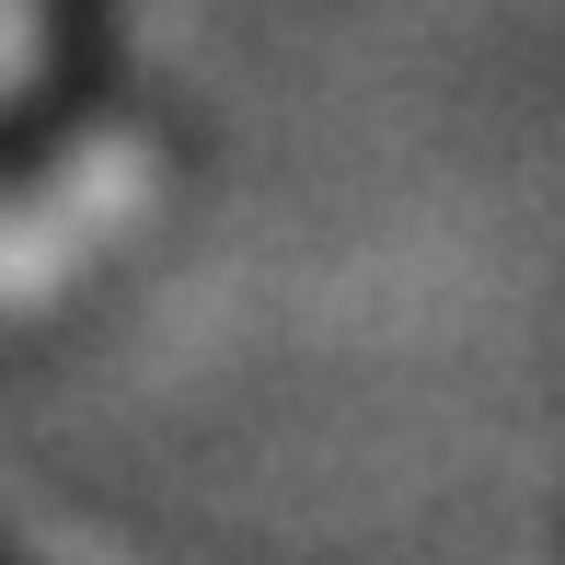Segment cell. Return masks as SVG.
Here are the masks:
<instances>
[{
    "label": "cell",
    "mask_w": 565,
    "mask_h": 565,
    "mask_svg": "<svg viewBox=\"0 0 565 565\" xmlns=\"http://www.w3.org/2000/svg\"><path fill=\"white\" fill-rule=\"evenodd\" d=\"M150 196H162V150H150L139 127H93L82 150H58V162L0 209V312H35V300H58L82 266H105L127 231L150 220Z\"/></svg>",
    "instance_id": "1"
},
{
    "label": "cell",
    "mask_w": 565,
    "mask_h": 565,
    "mask_svg": "<svg viewBox=\"0 0 565 565\" xmlns=\"http://www.w3.org/2000/svg\"><path fill=\"white\" fill-rule=\"evenodd\" d=\"M46 58V0H0V93H23Z\"/></svg>",
    "instance_id": "2"
}]
</instances>
